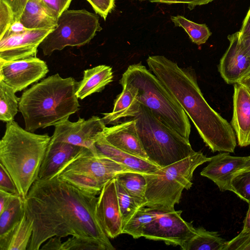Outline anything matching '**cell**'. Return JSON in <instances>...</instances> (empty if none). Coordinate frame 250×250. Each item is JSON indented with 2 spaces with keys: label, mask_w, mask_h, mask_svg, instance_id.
I'll use <instances>...</instances> for the list:
<instances>
[{
  "label": "cell",
  "mask_w": 250,
  "mask_h": 250,
  "mask_svg": "<svg viewBox=\"0 0 250 250\" xmlns=\"http://www.w3.org/2000/svg\"><path fill=\"white\" fill-rule=\"evenodd\" d=\"M62 171L85 174L95 179L104 186L107 182L121 173L134 171L108 158L94 155L89 149L85 148L60 172Z\"/></svg>",
  "instance_id": "12"
},
{
  "label": "cell",
  "mask_w": 250,
  "mask_h": 250,
  "mask_svg": "<svg viewBox=\"0 0 250 250\" xmlns=\"http://www.w3.org/2000/svg\"><path fill=\"white\" fill-rule=\"evenodd\" d=\"M96 156L111 159L129 169L145 174L153 173L159 167L146 160L122 150L110 144L103 135L99 136L95 143Z\"/></svg>",
  "instance_id": "20"
},
{
  "label": "cell",
  "mask_w": 250,
  "mask_h": 250,
  "mask_svg": "<svg viewBox=\"0 0 250 250\" xmlns=\"http://www.w3.org/2000/svg\"><path fill=\"white\" fill-rule=\"evenodd\" d=\"M231 125L241 147L250 145V92L239 83L233 84Z\"/></svg>",
  "instance_id": "19"
},
{
  "label": "cell",
  "mask_w": 250,
  "mask_h": 250,
  "mask_svg": "<svg viewBox=\"0 0 250 250\" xmlns=\"http://www.w3.org/2000/svg\"><path fill=\"white\" fill-rule=\"evenodd\" d=\"M226 250H250V231L241 232L234 238L228 241Z\"/></svg>",
  "instance_id": "37"
},
{
  "label": "cell",
  "mask_w": 250,
  "mask_h": 250,
  "mask_svg": "<svg viewBox=\"0 0 250 250\" xmlns=\"http://www.w3.org/2000/svg\"><path fill=\"white\" fill-rule=\"evenodd\" d=\"M52 30L28 29L20 33L6 31L0 37V60L12 61L36 57L38 47Z\"/></svg>",
  "instance_id": "13"
},
{
  "label": "cell",
  "mask_w": 250,
  "mask_h": 250,
  "mask_svg": "<svg viewBox=\"0 0 250 250\" xmlns=\"http://www.w3.org/2000/svg\"><path fill=\"white\" fill-rule=\"evenodd\" d=\"M62 250H107V249L97 241L72 236L62 243Z\"/></svg>",
  "instance_id": "33"
},
{
  "label": "cell",
  "mask_w": 250,
  "mask_h": 250,
  "mask_svg": "<svg viewBox=\"0 0 250 250\" xmlns=\"http://www.w3.org/2000/svg\"><path fill=\"white\" fill-rule=\"evenodd\" d=\"M250 92V75L243 78L239 82Z\"/></svg>",
  "instance_id": "48"
},
{
  "label": "cell",
  "mask_w": 250,
  "mask_h": 250,
  "mask_svg": "<svg viewBox=\"0 0 250 250\" xmlns=\"http://www.w3.org/2000/svg\"><path fill=\"white\" fill-rule=\"evenodd\" d=\"M58 175L61 179L91 195H99L103 187L96 180L83 173L62 171Z\"/></svg>",
  "instance_id": "31"
},
{
  "label": "cell",
  "mask_w": 250,
  "mask_h": 250,
  "mask_svg": "<svg viewBox=\"0 0 250 250\" xmlns=\"http://www.w3.org/2000/svg\"><path fill=\"white\" fill-rule=\"evenodd\" d=\"M103 135L115 147L148 161L139 137L134 118L110 127L106 126Z\"/></svg>",
  "instance_id": "18"
},
{
  "label": "cell",
  "mask_w": 250,
  "mask_h": 250,
  "mask_svg": "<svg viewBox=\"0 0 250 250\" xmlns=\"http://www.w3.org/2000/svg\"><path fill=\"white\" fill-rule=\"evenodd\" d=\"M135 120L137 132L148 161L163 167L180 161L195 151L189 141L164 124L141 104Z\"/></svg>",
  "instance_id": "7"
},
{
  "label": "cell",
  "mask_w": 250,
  "mask_h": 250,
  "mask_svg": "<svg viewBox=\"0 0 250 250\" xmlns=\"http://www.w3.org/2000/svg\"><path fill=\"white\" fill-rule=\"evenodd\" d=\"M33 230V222L25 212L21 220L12 230L0 236V250H27Z\"/></svg>",
  "instance_id": "24"
},
{
  "label": "cell",
  "mask_w": 250,
  "mask_h": 250,
  "mask_svg": "<svg viewBox=\"0 0 250 250\" xmlns=\"http://www.w3.org/2000/svg\"><path fill=\"white\" fill-rule=\"evenodd\" d=\"M123 89L114 103L112 111L103 113L105 125L117 124L125 118H132L138 112L141 104L137 101L138 89L129 84H121Z\"/></svg>",
  "instance_id": "21"
},
{
  "label": "cell",
  "mask_w": 250,
  "mask_h": 250,
  "mask_svg": "<svg viewBox=\"0 0 250 250\" xmlns=\"http://www.w3.org/2000/svg\"><path fill=\"white\" fill-rule=\"evenodd\" d=\"M170 19L175 26L183 28L191 41L197 45L206 43L211 35V32L205 23L194 22L180 15L171 16Z\"/></svg>",
  "instance_id": "30"
},
{
  "label": "cell",
  "mask_w": 250,
  "mask_h": 250,
  "mask_svg": "<svg viewBox=\"0 0 250 250\" xmlns=\"http://www.w3.org/2000/svg\"><path fill=\"white\" fill-rule=\"evenodd\" d=\"M20 21H15L6 31L11 33H22L28 30Z\"/></svg>",
  "instance_id": "45"
},
{
  "label": "cell",
  "mask_w": 250,
  "mask_h": 250,
  "mask_svg": "<svg viewBox=\"0 0 250 250\" xmlns=\"http://www.w3.org/2000/svg\"><path fill=\"white\" fill-rule=\"evenodd\" d=\"M85 147L50 140L39 171L38 178L48 179L60 173Z\"/></svg>",
  "instance_id": "17"
},
{
  "label": "cell",
  "mask_w": 250,
  "mask_h": 250,
  "mask_svg": "<svg viewBox=\"0 0 250 250\" xmlns=\"http://www.w3.org/2000/svg\"><path fill=\"white\" fill-rule=\"evenodd\" d=\"M248 171H250V162L248 163L243 168L237 171L235 174H236L238 173Z\"/></svg>",
  "instance_id": "49"
},
{
  "label": "cell",
  "mask_w": 250,
  "mask_h": 250,
  "mask_svg": "<svg viewBox=\"0 0 250 250\" xmlns=\"http://www.w3.org/2000/svg\"><path fill=\"white\" fill-rule=\"evenodd\" d=\"M24 199L16 195L2 211L0 212V236L12 230L25 214Z\"/></svg>",
  "instance_id": "27"
},
{
  "label": "cell",
  "mask_w": 250,
  "mask_h": 250,
  "mask_svg": "<svg viewBox=\"0 0 250 250\" xmlns=\"http://www.w3.org/2000/svg\"><path fill=\"white\" fill-rule=\"evenodd\" d=\"M210 160L211 157H207L199 151L160 168L153 173H144L146 183L144 207L160 212L174 210L183 190L191 187L196 168Z\"/></svg>",
  "instance_id": "6"
},
{
  "label": "cell",
  "mask_w": 250,
  "mask_h": 250,
  "mask_svg": "<svg viewBox=\"0 0 250 250\" xmlns=\"http://www.w3.org/2000/svg\"><path fill=\"white\" fill-rule=\"evenodd\" d=\"M47 11L57 19L67 10L72 0H40Z\"/></svg>",
  "instance_id": "35"
},
{
  "label": "cell",
  "mask_w": 250,
  "mask_h": 250,
  "mask_svg": "<svg viewBox=\"0 0 250 250\" xmlns=\"http://www.w3.org/2000/svg\"><path fill=\"white\" fill-rule=\"evenodd\" d=\"M98 219L109 238L122 234L123 222L118 202L115 178L103 186L96 207Z\"/></svg>",
  "instance_id": "14"
},
{
  "label": "cell",
  "mask_w": 250,
  "mask_h": 250,
  "mask_svg": "<svg viewBox=\"0 0 250 250\" xmlns=\"http://www.w3.org/2000/svg\"><path fill=\"white\" fill-rule=\"evenodd\" d=\"M232 191L241 199L250 203V171L235 174L231 182Z\"/></svg>",
  "instance_id": "34"
},
{
  "label": "cell",
  "mask_w": 250,
  "mask_h": 250,
  "mask_svg": "<svg viewBox=\"0 0 250 250\" xmlns=\"http://www.w3.org/2000/svg\"><path fill=\"white\" fill-rule=\"evenodd\" d=\"M115 178L140 208L144 207L146 183L144 173L127 172L118 175Z\"/></svg>",
  "instance_id": "26"
},
{
  "label": "cell",
  "mask_w": 250,
  "mask_h": 250,
  "mask_svg": "<svg viewBox=\"0 0 250 250\" xmlns=\"http://www.w3.org/2000/svg\"><path fill=\"white\" fill-rule=\"evenodd\" d=\"M98 197L61 179H38L24 199L27 217L33 222L28 250H38L49 238L69 235L94 240L114 250L96 212Z\"/></svg>",
  "instance_id": "1"
},
{
  "label": "cell",
  "mask_w": 250,
  "mask_h": 250,
  "mask_svg": "<svg viewBox=\"0 0 250 250\" xmlns=\"http://www.w3.org/2000/svg\"><path fill=\"white\" fill-rule=\"evenodd\" d=\"M120 83L129 84L137 88L139 103L189 141L191 125L188 115L149 69L141 63L131 64L122 75Z\"/></svg>",
  "instance_id": "5"
},
{
  "label": "cell",
  "mask_w": 250,
  "mask_h": 250,
  "mask_svg": "<svg viewBox=\"0 0 250 250\" xmlns=\"http://www.w3.org/2000/svg\"><path fill=\"white\" fill-rule=\"evenodd\" d=\"M115 179L118 202L124 224L140 207L115 178Z\"/></svg>",
  "instance_id": "32"
},
{
  "label": "cell",
  "mask_w": 250,
  "mask_h": 250,
  "mask_svg": "<svg viewBox=\"0 0 250 250\" xmlns=\"http://www.w3.org/2000/svg\"><path fill=\"white\" fill-rule=\"evenodd\" d=\"M241 45L250 57V35L239 37Z\"/></svg>",
  "instance_id": "46"
},
{
  "label": "cell",
  "mask_w": 250,
  "mask_h": 250,
  "mask_svg": "<svg viewBox=\"0 0 250 250\" xmlns=\"http://www.w3.org/2000/svg\"><path fill=\"white\" fill-rule=\"evenodd\" d=\"M159 213L160 211L149 208H139L124 224L122 233L129 234L134 239L142 237L145 226L157 218Z\"/></svg>",
  "instance_id": "28"
},
{
  "label": "cell",
  "mask_w": 250,
  "mask_h": 250,
  "mask_svg": "<svg viewBox=\"0 0 250 250\" xmlns=\"http://www.w3.org/2000/svg\"><path fill=\"white\" fill-rule=\"evenodd\" d=\"M17 194H12L2 190H0V212L3 211L13 198Z\"/></svg>",
  "instance_id": "43"
},
{
  "label": "cell",
  "mask_w": 250,
  "mask_h": 250,
  "mask_svg": "<svg viewBox=\"0 0 250 250\" xmlns=\"http://www.w3.org/2000/svg\"><path fill=\"white\" fill-rule=\"evenodd\" d=\"M229 45L220 59L218 71L226 83L234 84L250 75V57L240 44L239 32L228 36Z\"/></svg>",
  "instance_id": "15"
},
{
  "label": "cell",
  "mask_w": 250,
  "mask_h": 250,
  "mask_svg": "<svg viewBox=\"0 0 250 250\" xmlns=\"http://www.w3.org/2000/svg\"><path fill=\"white\" fill-rule=\"evenodd\" d=\"M105 127L103 119L97 116H93L86 120L79 118L75 122L68 119L55 126L51 140L83 147L97 155L95 143Z\"/></svg>",
  "instance_id": "10"
},
{
  "label": "cell",
  "mask_w": 250,
  "mask_h": 250,
  "mask_svg": "<svg viewBox=\"0 0 250 250\" xmlns=\"http://www.w3.org/2000/svg\"><path fill=\"white\" fill-rule=\"evenodd\" d=\"M62 237L54 236L48 240L41 248V250H62V242L61 241Z\"/></svg>",
  "instance_id": "42"
},
{
  "label": "cell",
  "mask_w": 250,
  "mask_h": 250,
  "mask_svg": "<svg viewBox=\"0 0 250 250\" xmlns=\"http://www.w3.org/2000/svg\"><path fill=\"white\" fill-rule=\"evenodd\" d=\"M239 32V37L250 35V7L245 17Z\"/></svg>",
  "instance_id": "44"
},
{
  "label": "cell",
  "mask_w": 250,
  "mask_h": 250,
  "mask_svg": "<svg viewBox=\"0 0 250 250\" xmlns=\"http://www.w3.org/2000/svg\"><path fill=\"white\" fill-rule=\"evenodd\" d=\"M146 62L191 120L206 146L213 152H234L235 132L231 124L207 103L195 73L162 55L149 56Z\"/></svg>",
  "instance_id": "2"
},
{
  "label": "cell",
  "mask_w": 250,
  "mask_h": 250,
  "mask_svg": "<svg viewBox=\"0 0 250 250\" xmlns=\"http://www.w3.org/2000/svg\"><path fill=\"white\" fill-rule=\"evenodd\" d=\"M182 210L160 212L143 229V237L181 248L195 234L196 228L181 216Z\"/></svg>",
  "instance_id": "9"
},
{
  "label": "cell",
  "mask_w": 250,
  "mask_h": 250,
  "mask_svg": "<svg viewBox=\"0 0 250 250\" xmlns=\"http://www.w3.org/2000/svg\"><path fill=\"white\" fill-rule=\"evenodd\" d=\"M250 162V155L233 156L223 152L211 157L200 174L212 181L222 191H232L231 182L237 171Z\"/></svg>",
  "instance_id": "16"
},
{
  "label": "cell",
  "mask_w": 250,
  "mask_h": 250,
  "mask_svg": "<svg viewBox=\"0 0 250 250\" xmlns=\"http://www.w3.org/2000/svg\"><path fill=\"white\" fill-rule=\"evenodd\" d=\"M50 140L48 134L27 131L14 120L6 123L0 141V163L11 176L24 199L38 178Z\"/></svg>",
  "instance_id": "4"
},
{
  "label": "cell",
  "mask_w": 250,
  "mask_h": 250,
  "mask_svg": "<svg viewBox=\"0 0 250 250\" xmlns=\"http://www.w3.org/2000/svg\"><path fill=\"white\" fill-rule=\"evenodd\" d=\"M14 22V15L10 7L4 1L0 0V37Z\"/></svg>",
  "instance_id": "36"
},
{
  "label": "cell",
  "mask_w": 250,
  "mask_h": 250,
  "mask_svg": "<svg viewBox=\"0 0 250 250\" xmlns=\"http://www.w3.org/2000/svg\"><path fill=\"white\" fill-rule=\"evenodd\" d=\"M139 1H149L151 2H158L167 4L182 3L188 5L190 10L193 9L196 6L208 4L214 0H131Z\"/></svg>",
  "instance_id": "40"
},
{
  "label": "cell",
  "mask_w": 250,
  "mask_h": 250,
  "mask_svg": "<svg viewBox=\"0 0 250 250\" xmlns=\"http://www.w3.org/2000/svg\"><path fill=\"white\" fill-rule=\"evenodd\" d=\"M102 29L99 17L88 11L66 10L58 18L57 25L39 47L44 56L66 46H81L89 43Z\"/></svg>",
  "instance_id": "8"
},
{
  "label": "cell",
  "mask_w": 250,
  "mask_h": 250,
  "mask_svg": "<svg viewBox=\"0 0 250 250\" xmlns=\"http://www.w3.org/2000/svg\"><path fill=\"white\" fill-rule=\"evenodd\" d=\"M112 68L99 65L83 71V79L78 83L76 94L83 100L92 94L102 91L106 85L112 82Z\"/></svg>",
  "instance_id": "22"
},
{
  "label": "cell",
  "mask_w": 250,
  "mask_h": 250,
  "mask_svg": "<svg viewBox=\"0 0 250 250\" xmlns=\"http://www.w3.org/2000/svg\"><path fill=\"white\" fill-rule=\"evenodd\" d=\"M48 71L46 62L36 57L12 61L0 60V80L15 92L40 80Z\"/></svg>",
  "instance_id": "11"
},
{
  "label": "cell",
  "mask_w": 250,
  "mask_h": 250,
  "mask_svg": "<svg viewBox=\"0 0 250 250\" xmlns=\"http://www.w3.org/2000/svg\"><path fill=\"white\" fill-rule=\"evenodd\" d=\"M57 20L47 11L40 0H28L19 20L28 29L51 30L57 26Z\"/></svg>",
  "instance_id": "23"
},
{
  "label": "cell",
  "mask_w": 250,
  "mask_h": 250,
  "mask_svg": "<svg viewBox=\"0 0 250 250\" xmlns=\"http://www.w3.org/2000/svg\"><path fill=\"white\" fill-rule=\"evenodd\" d=\"M5 2L12 10L14 21H19L28 0H0Z\"/></svg>",
  "instance_id": "41"
},
{
  "label": "cell",
  "mask_w": 250,
  "mask_h": 250,
  "mask_svg": "<svg viewBox=\"0 0 250 250\" xmlns=\"http://www.w3.org/2000/svg\"><path fill=\"white\" fill-rule=\"evenodd\" d=\"M250 231V203H249V208L244 221V226L242 232Z\"/></svg>",
  "instance_id": "47"
},
{
  "label": "cell",
  "mask_w": 250,
  "mask_h": 250,
  "mask_svg": "<svg viewBox=\"0 0 250 250\" xmlns=\"http://www.w3.org/2000/svg\"><path fill=\"white\" fill-rule=\"evenodd\" d=\"M15 93L11 87L0 80V120L3 122L14 120L19 110L20 98Z\"/></svg>",
  "instance_id": "29"
},
{
  "label": "cell",
  "mask_w": 250,
  "mask_h": 250,
  "mask_svg": "<svg viewBox=\"0 0 250 250\" xmlns=\"http://www.w3.org/2000/svg\"><path fill=\"white\" fill-rule=\"evenodd\" d=\"M97 14L105 20L115 7V0H87Z\"/></svg>",
  "instance_id": "38"
},
{
  "label": "cell",
  "mask_w": 250,
  "mask_h": 250,
  "mask_svg": "<svg viewBox=\"0 0 250 250\" xmlns=\"http://www.w3.org/2000/svg\"><path fill=\"white\" fill-rule=\"evenodd\" d=\"M227 243L218 232L200 227L196 228L195 234L180 248L182 250H226Z\"/></svg>",
  "instance_id": "25"
},
{
  "label": "cell",
  "mask_w": 250,
  "mask_h": 250,
  "mask_svg": "<svg viewBox=\"0 0 250 250\" xmlns=\"http://www.w3.org/2000/svg\"><path fill=\"white\" fill-rule=\"evenodd\" d=\"M78 85L73 78H63L57 73L24 91L20 99L19 109L25 129L34 132L68 120L80 109L76 94Z\"/></svg>",
  "instance_id": "3"
},
{
  "label": "cell",
  "mask_w": 250,
  "mask_h": 250,
  "mask_svg": "<svg viewBox=\"0 0 250 250\" xmlns=\"http://www.w3.org/2000/svg\"><path fill=\"white\" fill-rule=\"evenodd\" d=\"M0 190H2L12 194H19L17 187L11 176L0 163Z\"/></svg>",
  "instance_id": "39"
}]
</instances>
